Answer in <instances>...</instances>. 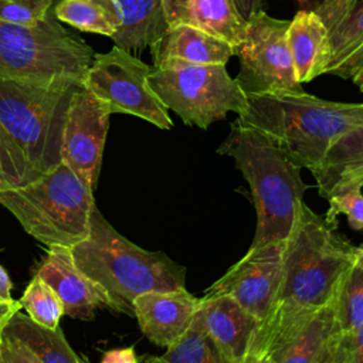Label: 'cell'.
Wrapping results in <instances>:
<instances>
[{"mask_svg":"<svg viewBox=\"0 0 363 363\" xmlns=\"http://www.w3.org/2000/svg\"><path fill=\"white\" fill-rule=\"evenodd\" d=\"M305 201L284 241L282 274L271 312L261 322L248 353L269 356L336 295L354 261V245Z\"/></svg>","mask_w":363,"mask_h":363,"instance_id":"cell-1","label":"cell"},{"mask_svg":"<svg viewBox=\"0 0 363 363\" xmlns=\"http://www.w3.org/2000/svg\"><path fill=\"white\" fill-rule=\"evenodd\" d=\"M237 119L312 172L335 142L363 125V102L326 101L306 92L247 94Z\"/></svg>","mask_w":363,"mask_h":363,"instance_id":"cell-2","label":"cell"},{"mask_svg":"<svg viewBox=\"0 0 363 363\" xmlns=\"http://www.w3.org/2000/svg\"><path fill=\"white\" fill-rule=\"evenodd\" d=\"M217 152L234 159L247 180L257 213L250 247L284 242L309 184L296 166L271 139L235 119Z\"/></svg>","mask_w":363,"mask_h":363,"instance_id":"cell-3","label":"cell"},{"mask_svg":"<svg viewBox=\"0 0 363 363\" xmlns=\"http://www.w3.org/2000/svg\"><path fill=\"white\" fill-rule=\"evenodd\" d=\"M77 267L109 295L113 311L133 315V301L149 291L186 286V268L164 252L147 251L118 233L94 208L86 238L71 247Z\"/></svg>","mask_w":363,"mask_h":363,"instance_id":"cell-4","label":"cell"},{"mask_svg":"<svg viewBox=\"0 0 363 363\" xmlns=\"http://www.w3.org/2000/svg\"><path fill=\"white\" fill-rule=\"evenodd\" d=\"M0 204L37 241L69 248L86 238L95 208L94 191L62 162L26 184L0 189Z\"/></svg>","mask_w":363,"mask_h":363,"instance_id":"cell-5","label":"cell"},{"mask_svg":"<svg viewBox=\"0 0 363 363\" xmlns=\"http://www.w3.org/2000/svg\"><path fill=\"white\" fill-rule=\"evenodd\" d=\"M79 85L69 79L0 78V129L38 173L61 163L65 113Z\"/></svg>","mask_w":363,"mask_h":363,"instance_id":"cell-6","label":"cell"},{"mask_svg":"<svg viewBox=\"0 0 363 363\" xmlns=\"http://www.w3.org/2000/svg\"><path fill=\"white\" fill-rule=\"evenodd\" d=\"M94 50L72 35L52 14L37 26L0 21V78L82 84Z\"/></svg>","mask_w":363,"mask_h":363,"instance_id":"cell-7","label":"cell"},{"mask_svg":"<svg viewBox=\"0 0 363 363\" xmlns=\"http://www.w3.org/2000/svg\"><path fill=\"white\" fill-rule=\"evenodd\" d=\"M147 82L167 109L189 126L207 129L241 112L245 94L223 64H190L166 60L152 67Z\"/></svg>","mask_w":363,"mask_h":363,"instance_id":"cell-8","label":"cell"},{"mask_svg":"<svg viewBox=\"0 0 363 363\" xmlns=\"http://www.w3.org/2000/svg\"><path fill=\"white\" fill-rule=\"evenodd\" d=\"M150 69L128 50L113 45L108 52L94 55L82 85L106 102L112 113L133 115L167 130L173 121L147 82Z\"/></svg>","mask_w":363,"mask_h":363,"instance_id":"cell-9","label":"cell"},{"mask_svg":"<svg viewBox=\"0 0 363 363\" xmlns=\"http://www.w3.org/2000/svg\"><path fill=\"white\" fill-rule=\"evenodd\" d=\"M289 20L271 17L261 10L247 18L245 40L237 51L235 77L244 94H302L288 47Z\"/></svg>","mask_w":363,"mask_h":363,"instance_id":"cell-10","label":"cell"},{"mask_svg":"<svg viewBox=\"0 0 363 363\" xmlns=\"http://www.w3.org/2000/svg\"><path fill=\"white\" fill-rule=\"evenodd\" d=\"M111 115L109 105L84 85L74 89L64 121L61 162L92 191L101 173Z\"/></svg>","mask_w":363,"mask_h":363,"instance_id":"cell-11","label":"cell"},{"mask_svg":"<svg viewBox=\"0 0 363 363\" xmlns=\"http://www.w3.org/2000/svg\"><path fill=\"white\" fill-rule=\"evenodd\" d=\"M282 251L284 242L250 247L241 259L207 288L206 295H228L262 322L278 294Z\"/></svg>","mask_w":363,"mask_h":363,"instance_id":"cell-12","label":"cell"},{"mask_svg":"<svg viewBox=\"0 0 363 363\" xmlns=\"http://www.w3.org/2000/svg\"><path fill=\"white\" fill-rule=\"evenodd\" d=\"M35 275L55 291L62 302L64 315L89 320L98 308L113 311V303L105 289L77 267L69 247H48L47 257Z\"/></svg>","mask_w":363,"mask_h":363,"instance_id":"cell-13","label":"cell"},{"mask_svg":"<svg viewBox=\"0 0 363 363\" xmlns=\"http://www.w3.org/2000/svg\"><path fill=\"white\" fill-rule=\"evenodd\" d=\"M200 298L186 286L170 291H149L135 298L133 316L142 333L155 345L169 347L191 325Z\"/></svg>","mask_w":363,"mask_h":363,"instance_id":"cell-14","label":"cell"},{"mask_svg":"<svg viewBox=\"0 0 363 363\" xmlns=\"http://www.w3.org/2000/svg\"><path fill=\"white\" fill-rule=\"evenodd\" d=\"M199 315L225 356L235 363L241 362L258 333L261 320L235 299L223 294L200 298Z\"/></svg>","mask_w":363,"mask_h":363,"instance_id":"cell-15","label":"cell"},{"mask_svg":"<svg viewBox=\"0 0 363 363\" xmlns=\"http://www.w3.org/2000/svg\"><path fill=\"white\" fill-rule=\"evenodd\" d=\"M167 27L186 24L230 44L237 55L245 40L247 18L234 0H160Z\"/></svg>","mask_w":363,"mask_h":363,"instance_id":"cell-16","label":"cell"},{"mask_svg":"<svg viewBox=\"0 0 363 363\" xmlns=\"http://www.w3.org/2000/svg\"><path fill=\"white\" fill-rule=\"evenodd\" d=\"M296 79L303 85L326 74L332 62L330 34L315 10H299L286 31Z\"/></svg>","mask_w":363,"mask_h":363,"instance_id":"cell-17","label":"cell"},{"mask_svg":"<svg viewBox=\"0 0 363 363\" xmlns=\"http://www.w3.org/2000/svg\"><path fill=\"white\" fill-rule=\"evenodd\" d=\"M149 48L153 65L166 60L225 65L230 57L235 55L234 48L225 41L186 24L167 27Z\"/></svg>","mask_w":363,"mask_h":363,"instance_id":"cell-18","label":"cell"},{"mask_svg":"<svg viewBox=\"0 0 363 363\" xmlns=\"http://www.w3.org/2000/svg\"><path fill=\"white\" fill-rule=\"evenodd\" d=\"M318 191L329 199L363 187V125L342 136L312 170Z\"/></svg>","mask_w":363,"mask_h":363,"instance_id":"cell-19","label":"cell"},{"mask_svg":"<svg viewBox=\"0 0 363 363\" xmlns=\"http://www.w3.org/2000/svg\"><path fill=\"white\" fill-rule=\"evenodd\" d=\"M337 333L333 298L274 350L268 359L271 363H316Z\"/></svg>","mask_w":363,"mask_h":363,"instance_id":"cell-20","label":"cell"},{"mask_svg":"<svg viewBox=\"0 0 363 363\" xmlns=\"http://www.w3.org/2000/svg\"><path fill=\"white\" fill-rule=\"evenodd\" d=\"M3 337L23 345L41 363H79L61 328L48 329L35 323L28 315L14 312L9 319Z\"/></svg>","mask_w":363,"mask_h":363,"instance_id":"cell-21","label":"cell"},{"mask_svg":"<svg viewBox=\"0 0 363 363\" xmlns=\"http://www.w3.org/2000/svg\"><path fill=\"white\" fill-rule=\"evenodd\" d=\"M326 27L332 43V62L326 74L352 79L363 68V0Z\"/></svg>","mask_w":363,"mask_h":363,"instance_id":"cell-22","label":"cell"},{"mask_svg":"<svg viewBox=\"0 0 363 363\" xmlns=\"http://www.w3.org/2000/svg\"><path fill=\"white\" fill-rule=\"evenodd\" d=\"M122 26L112 37L115 45L128 51L150 47L167 28L160 0H116Z\"/></svg>","mask_w":363,"mask_h":363,"instance_id":"cell-23","label":"cell"},{"mask_svg":"<svg viewBox=\"0 0 363 363\" xmlns=\"http://www.w3.org/2000/svg\"><path fill=\"white\" fill-rule=\"evenodd\" d=\"M54 16L79 31L111 38L122 26V11L116 0H60Z\"/></svg>","mask_w":363,"mask_h":363,"instance_id":"cell-24","label":"cell"},{"mask_svg":"<svg viewBox=\"0 0 363 363\" xmlns=\"http://www.w3.org/2000/svg\"><path fill=\"white\" fill-rule=\"evenodd\" d=\"M149 363H235L220 349L206 330L199 311L189 329L156 357H149Z\"/></svg>","mask_w":363,"mask_h":363,"instance_id":"cell-25","label":"cell"},{"mask_svg":"<svg viewBox=\"0 0 363 363\" xmlns=\"http://www.w3.org/2000/svg\"><path fill=\"white\" fill-rule=\"evenodd\" d=\"M339 332H350L363 323V268L354 261L343 274L336 295Z\"/></svg>","mask_w":363,"mask_h":363,"instance_id":"cell-26","label":"cell"},{"mask_svg":"<svg viewBox=\"0 0 363 363\" xmlns=\"http://www.w3.org/2000/svg\"><path fill=\"white\" fill-rule=\"evenodd\" d=\"M18 303L35 323L48 329L60 326V319L64 315L62 302L55 291L38 275L34 274Z\"/></svg>","mask_w":363,"mask_h":363,"instance_id":"cell-27","label":"cell"},{"mask_svg":"<svg viewBox=\"0 0 363 363\" xmlns=\"http://www.w3.org/2000/svg\"><path fill=\"white\" fill-rule=\"evenodd\" d=\"M43 173H38L0 129V189L26 184Z\"/></svg>","mask_w":363,"mask_h":363,"instance_id":"cell-28","label":"cell"},{"mask_svg":"<svg viewBox=\"0 0 363 363\" xmlns=\"http://www.w3.org/2000/svg\"><path fill=\"white\" fill-rule=\"evenodd\" d=\"M52 0H0V21L37 26L47 18Z\"/></svg>","mask_w":363,"mask_h":363,"instance_id":"cell-29","label":"cell"},{"mask_svg":"<svg viewBox=\"0 0 363 363\" xmlns=\"http://www.w3.org/2000/svg\"><path fill=\"white\" fill-rule=\"evenodd\" d=\"M329 208L325 218L337 224V216L345 214L353 230H363V193L360 189L336 193L328 199Z\"/></svg>","mask_w":363,"mask_h":363,"instance_id":"cell-30","label":"cell"},{"mask_svg":"<svg viewBox=\"0 0 363 363\" xmlns=\"http://www.w3.org/2000/svg\"><path fill=\"white\" fill-rule=\"evenodd\" d=\"M342 363H363V323L350 332L337 333Z\"/></svg>","mask_w":363,"mask_h":363,"instance_id":"cell-31","label":"cell"},{"mask_svg":"<svg viewBox=\"0 0 363 363\" xmlns=\"http://www.w3.org/2000/svg\"><path fill=\"white\" fill-rule=\"evenodd\" d=\"M357 1L359 0H323L318 4L315 11L319 14V17L326 26L330 21L340 17L342 14L352 10Z\"/></svg>","mask_w":363,"mask_h":363,"instance_id":"cell-32","label":"cell"},{"mask_svg":"<svg viewBox=\"0 0 363 363\" xmlns=\"http://www.w3.org/2000/svg\"><path fill=\"white\" fill-rule=\"evenodd\" d=\"M1 356L3 363H41L23 345L6 337H3Z\"/></svg>","mask_w":363,"mask_h":363,"instance_id":"cell-33","label":"cell"},{"mask_svg":"<svg viewBox=\"0 0 363 363\" xmlns=\"http://www.w3.org/2000/svg\"><path fill=\"white\" fill-rule=\"evenodd\" d=\"M101 363H139L133 346L111 349L102 354Z\"/></svg>","mask_w":363,"mask_h":363,"instance_id":"cell-34","label":"cell"},{"mask_svg":"<svg viewBox=\"0 0 363 363\" xmlns=\"http://www.w3.org/2000/svg\"><path fill=\"white\" fill-rule=\"evenodd\" d=\"M20 303L18 301H10V302H4L0 301V363H3V356H1V345H3V332L4 328L9 322V319L14 315V312H17L20 309Z\"/></svg>","mask_w":363,"mask_h":363,"instance_id":"cell-35","label":"cell"},{"mask_svg":"<svg viewBox=\"0 0 363 363\" xmlns=\"http://www.w3.org/2000/svg\"><path fill=\"white\" fill-rule=\"evenodd\" d=\"M238 11L245 17L250 18L252 14L264 10L265 0H234Z\"/></svg>","mask_w":363,"mask_h":363,"instance_id":"cell-36","label":"cell"},{"mask_svg":"<svg viewBox=\"0 0 363 363\" xmlns=\"http://www.w3.org/2000/svg\"><path fill=\"white\" fill-rule=\"evenodd\" d=\"M316 363H342L340 352L337 347V335L335 336V339L330 342V345L328 346V349L323 352V354Z\"/></svg>","mask_w":363,"mask_h":363,"instance_id":"cell-37","label":"cell"},{"mask_svg":"<svg viewBox=\"0 0 363 363\" xmlns=\"http://www.w3.org/2000/svg\"><path fill=\"white\" fill-rule=\"evenodd\" d=\"M11 286L13 285H11L10 277L0 264V301H4V302L14 301L11 298Z\"/></svg>","mask_w":363,"mask_h":363,"instance_id":"cell-38","label":"cell"},{"mask_svg":"<svg viewBox=\"0 0 363 363\" xmlns=\"http://www.w3.org/2000/svg\"><path fill=\"white\" fill-rule=\"evenodd\" d=\"M238 363H271V360L267 356L255 354V353H247L241 362Z\"/></svg>","mask_w":363,"mask_h":363,"instance_id":"cell-39","label":"cell"},{"mask_svg":"<svg viewBox=\"0 0 363 363\" xmlns=\"http://www.w3.org/2000/svg\"><path fill=\"white\" fill-rule=\"evenodd\" d=\"M299 10H315L319 4L318 0H294Z\"/></svg>","mask_w":363,"mask_h":363,"instance_id":"cell-40","label":"cell"},{"mask_svg":"<svg viewBox=\"0 0 363 363\" xmlns=\"http://www.w3.org/2000/svg\"><path fill=\"white\" fill-rule=\"evenodd\" d=\"M354 262L363 268V245L354 247Z\"/></svg>","mask_w":363,"mask_h":363,"instance_id":"cell-41","label":"cell"},{"mask_svg":"<svg viewBox=\"0 0 363 363\" xmlns=\"http://www.w3.org/2000/svg\"><path fill=\"white\" fill-rule=\"evenodd\" d=\"M352 81H353L354 85L363 92V68L354 74V77L352 78Z\"/></svg>","mask_w":363,"mask_h":363,"instance_id":"cell-42","label":"cell"},{"mask_svg":"<svg viewBox=\"0 0 363 363\" xmlns=\"http://www.w3.org/2000/svg\"><path fill=\"white\" fill-rule=\"evenodd\" d=\"M79 363H86V362H85V360H82V359H81V360H79Z\"/></svg>","mask_w":363,"mask_h":363,"instance_id":"cell-43","label":"cell"},{"mask_svg":"<svg viewBox=\"0 0 363 363\" xmlns=\"http://www.w3.org/2000/svg\"><path fill=\"white\" fill-rule=\"evenodd\" d=\"M143 363H149V362H147V360H145V362H143Z\"/></svg>","mask_w":363,"mask_h":363,"instance_id":"cell-44","label":"cell"}]
</instances>
